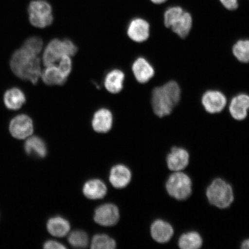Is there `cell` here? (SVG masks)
Masks as SVG:
<instances>
[{"instance_id": "f546056e", "label": "cell", "mask_w": 249, "mask_h": 249, "mask_svg": "<svg viewBox=\"0 0 249 249\" xmlns=\"http://www.w3.org/2000/svg\"><path fill=\"white\" fill-rule=\"evenodd\" d=\"M222 7L229 11H234L239 7V0H219Z\"/></svg>"}, {"instance_id": "52a82bcc", "label": "cell", "mask_w": 249, "mask_h": 249, "mask_svg": "<svg viewBox=\"0 0 249 249\" xmlns=\"http://www.w3.org/2000/svg\"><path fill=\"white\" fill-rule=\"evenodd\" d=\"M151 24L145 18L136 17L129 21L126 27L127 38L136 43H144L149 39Z\"/></svg>"}, {"instance_id": "f1b7e54d", "label": "cell", "mask_w": 249, "mask_h": 249, "mask_svg": "<svg viewBox=\"0 0 249 249\" xmlns=\"http://www.w3.org/2000/svg\"><path fill=\"white\" fill-rule=\"evenodd\" d=\"M56 65L60 69L61 73L68 79L73 70V58L70 56H64Z\"/></svg>"}, {"instance_id": "4fadbf2b", "label": "cell", "mask_w": 249, "mask_h": 249, "mask_svg": "<svg viewBox=\"0 0 249 249\" xmlns=\"http://www.w3.org/2000/svg\"><path fill=\"white\" fill-rule=\"evenodd\" d=\"M9 131L12 136L17 139L29 138L34 132L33 120L27 115H18L11 121Z\"/></svg>"}, {"instance_id": "1f68e13d", "label": "cell", "mask_w": 249, "mask_h": 249, "mask_svg": "<svg viewBox=\"0 0 249 249\" xmlns=\"http://www.w3.org/2000/svg\"><path fill=\"white\" fill-rule=\"evenodd\" d=\"M152 4L156 5H160L166 3L168 0H149Z\"/></svg>"}, {"instance_id": "8992f818", "label": "cell", "mask_w": 249, "mask_h": 249, "mask_svg": "<svg viewBox=\"0 0 249 249\" xmlns=\"http://www.w3.org/2000/svg\"><path fill=\"white\" fill-rule=\"evenodd\" d=\"M30 23L32 26L43 29L51 26L54 21L53 9L46 0H33L28 7Z\"/></svg>"}, {"instance_id": "d6a6232c", "label": "cell", "mask_w": 249, "mask_h": 249, "mask_svg": "<svg viewBox=\"0 0 249 249\" xmlns=\"http://www.w3.org/2000/svg\"><path fill=\"white\" fill-rule=\"evenodd\" d=\"M241 248L242 249H249V238L246 239L241 242Z\"/></svg>"}, {"instance_id": "6da1fadb", "label": "cell", "mask_w": 249, "mask_h": 249, "mask_svg": "<svg viewBox=\"0 0 249 249\" xmlns=\"http://www.w3.org/2000/svg\"><path fill=\"white\" fill-rule=\"evenodd\" d=\"M181 99V89L174 80L155 86L151 93V105L156 116L163 118L172 113Z\"/></svg>"}, {"instance_id": "603a6c76", "label": "cell", "mask_w": 249, "mask_h": 249, "mask_svg": "<svg viewBox=\"0 0 249 249\" xmlns=\"http://www.w3.org/2000/svg\"><path fill=\"white\" fill-rule=\"evenodd\" d=\"M24 149L30 155L44 158L47 154V148L44 142L38 136H30L24 144Z\"/></svg>"}, {"instance_id": "ac0fdd59", "label": "cell", "mask_w": 249, "mask_h": 249, "mask_svg": "<svg viewBox=\"0 0 249 249\" xmlns=\"http://www.w3.org/2000/svg\"><path fill=\"white\" fill-rule=\"evenodd\" d=\"M131 177V172L128 168L119 164L112 168L109 180L114 188L122 189L129 184Z\"/></svg>"}, {"instance_id": "7402d4cb", "label": "cell", "mask_w": 249, "mask_h": 249, "mask_svg": "<svg viewBox=\"0 0 249 249\" xmlns=\"http://www.w3.org/2000/svg\"><path fill=\"white\" fill-rule=\"evenodd\" d=\"M47 229L52 235L56 237H63L70 232L71 226L68 220L63 217L57 216L49 220Z\"/></svg>"}, {"instance_id": "5bb4252c", "label": "cell", "mask_w": 249, "mask_h": 249, "mask_svg": "<svg viewBox=\"0 0 249 249\" xmlns=\"http://www.w3.org/2000/svg\"><path fill=\"white\" fill-rule=\"evenodd\" d=\"M114 123L113 114L107 107H99L93 114L91 125L93 130L99 133L110 131Z\"/></svg>"}, {"instance_id": "484cf974", "label": "cell", "mask_w": 249, "mask_h": 249, "mask_svg": "<svg viewBox=\"0 0 249 249\" xmlns=\"http://www.w3.org/2000/svg\"><path fill=\"white\" fill-rule=\"evenodd\" d=\"M116 243L113 239L105 234H97L93 236L91 248L93 249H114Z\"/></svg>"}, {"instance_id": "ffe728a7", "label": "cell", "mask_w": 249, "mask_h": 249, "mask_svg": "<svg viewBox=\"0 0 249 249\" xmlns=\"http://www.w3.org/2000/svg\"><path fill=\"white\" fill-rule=\"evenodd\" d=\"M83 191L86 197L92 200H97L107 195V187L101 180L91 179L85 183Z\"/></svg>"}, {"instance_id": "2e32d148", "label": "cell", "mask_w": 249, "mask_h": 249, "mask_svg": "<svg viewBox=\"0 0 249 249\" xmlns=\"http://www.w3.org/2000/svg\"><path fill=\"white\" fill-rule=\"evenodd\" d=\"M152 239L160 244H166L174 235V229L169 222L163 219L154 221L150 227Z\"/></svg>"}, {"instance_id": "7a4b0ae2", "label": "cell", "mask_w": 249, "mask_h": 249, "mask_svg": "<svg viewBox=\"0 0 249 249\" xmlns=\"http://www.w3.org/2000/svg\"><path fill=\"white\" fill-rule=\"evenodd\" d=\"M12 71L18 77L36 85L42 73V60L38 55L33 54L21 48L14 53L11 62Z\"/></svg>"}, {"instance_id": "cb8c5ba5", "label": "cell", "mask_w": 249, "mask_h": 249, "mask_svg": "<svg viewBox=\"0 0 249 249\" xmlns=\"http://www.w3.org/2000/svg\"><path fill=\"white\" fill-rule=\"evenodd\" d=\"M4 104L9 110H17L26 102V96L20 89L13 88L8 90L4 95Z\"/></svg>"}, {"instance_id": "3957f363", "label": "cell", "mask_w": 249, "mask_h": 249, "mask_svg": "<svg viewBox=\"0 0 249 249\" xmlns=\"http://www.w3.org/2000/svg\"><path fill=\"white\" fill-rule=\"evenodd\" d=\"M79 51V47L69 38H54L48 42L43 50L42 62L43 66L56 65L64 56L73 57Z\"/></svg>"}, {"instance_id": "30bf717a", "label": "cell", "mask_w": 249, "mask_h": 249, "mask_svg": "<svg viewBox=\"0 0 249 249\" xmlns=\"http://www.w3.org/2000/svg\"><path fill=\"white\" fill-rule=\"evenodd\" d=\"M126 74L119 68L109 70L103 78L102 84L104 89L111 95H117L123 91Z\"/></svg>"}, {"instance_id": "277c9868", "label": "cell", "mask_w": 249, "mask_h": 249, "mask_svg": "<svg viewBox=\"0 0 249 249\" xmlns=\"http://www.w3.org/2000/svg\"><path fill=\"white\" fill-rule=\"evenodd\" d=\"M208 202L219 210L231 207L235 200L232 186L225 179L216 178L212 180L205 190Z\"/></svg>"}, {"instance_id": "e0dca14e", "label": "cell", "mask_w": 249, "mask_h": 249, "mask_svg": "<svg viewBox=\"0 0 249 249\" xmlns=\"http://www.w3.org/2000/svg\"><path fill=\"white\" fill-rule=\"evenodd\" d=\"M40 79L45 85L53 87L63 86L68 79L61 73L57 65L45 67V69L42 71Z\"/></svg>"}, {"instance_id": "83f0119b", "label": "cell", "mask_w": 249, "mask_h": 249, "mask_svg": "<svg viewBox=\"0 0 249 249\" xmlns=\"http://www.w3.org/2000/svg\"><path fill=\"white\" fill-rule=\"evenodd\" d=\"M33 54L38 55L43 49V41L39 36H32L24 42L22 48Z\"/></svg>"}, {"instance_id": "9a60e30c", "label": "cell", "mask_w": 249, "mask_h": 249, "mask_svg": "<svg viewBox=\"0 0 249 249\" xmlns=\"http://www.w3.org/2000/svg\"><path fill=\"white\" fill-rule=\"evenodd\" d=\"M119 219V210L113 204L102 205L95 212V222L103 226H114L118 222Z\"/></svg>"}, {"instance_id": "4dcf8cb0", "label": "cell", "mask_w": 249, "mask_h": 249, "mask_svg": "<svg viewBox=\"0 0 249 249\" xmlns=\"http://www.w3.org/2000/svg\"><path fill=\"white\" fill-rule=\"evenodd\" d=\"M43 248L46 249H66L63 245L60 242L54 241H48L45 243Z\"/></svg>"}, {"instance_id": "7c38bea8", "label": "cell", "mask_w": 249, "mask_h": 249, "mask_svg": "<svg viewBox=\"0 0 249 249\" xmlns=\"http://www.w3.org/2000/svg\"><path fill=\"white\" fill-rule=\"evenodd\" d=\"M191 160L189 152L185 148L174 146L166 157L168 169L173 172L182 171L188 167Z\"/></svg>"}, {"instance_id": "9c48e42d", "label": "cell", "mask_w": 249, "mask_h": 249, "mask_svg": "<svg viewBox=\"0 0 249 249\" xmlns=\"http://www.w3.org/2000/svg\"><path fill=\"white\" fill-rule=\"evenodd\" d=\"M130 71L134 79L141 85H145L150 82L155 74L153 65L143 56H139L133 61Z\"/></svg>"}, {"instance_id": "d6986e66", "label": "cell", "mask_w": 249, "mask_h": 249, "mask_svg": "<svg viewBox=\"0 0 249 249\" xmlns=\"http://www.w3.org/2000/svg\"><path fill=\"white\" fill-rule=\"evenodd\" d=\"M194 24V18L186 9L178 20L170 28V30L181 39H185L189 35Z\"/></svg>"}, {"instance_id": "44dd1931", "label": "cell", "mask_w": 249, "mask_h": 249, "mask_svg": "<svg viewBox=\"0 0 249 249\" xmlns=\"http://www.w3.org/2000/svg\"><path fill=\"white\" fill-rule=\"evenodd\" d=\"M203 238L196 231L183 233L178 240V246L181 249H198L203 245Z\"/></svg>"}, {"instance_id": "ba28073f", "label": "cell", "mask_w": 249, "mask_h": 249, "mask_svg": "<svg viewBox=\"0 0 249 249\" xmlns=\"http://www.w3.org/2000/svg\"><path fill=\"white\" fill-rule=\"evenodd\" d=\"M201 102L204 110L210 114L222 113L228 105L225 93L217 89L207 90L202 94Z\"/></svg>"}, {"instance_id": "5b68a950", "label": "cell", "mask_w": 249, "mask_h": 249, "mask_svg": "<svg viewBox=\"0 0 249 249\" xmlns=\"http://www.w3.org/2000/svg\"><path fill=\"white\" fill-rule=\"evenodd\" d=\"M165 186L167 194L177 201L186 200L192 195V180L188 174L182 171L171 174Z\"/></svg>"}, {"instance_id": "d4e9b609", "label": "cell", "mask_w": 249, "mask_h": 249, "mask_svg": "<svg viewBox=\"0 0 249 249\" xmlns=\"http://www.w3.org/2000/svg\"><path fill=\"white\" fill-rule=\"evenodd\" d=\"M233 56L243 64H249V39H241L232 47Z\"/></svg>"}, {"instance_id": "8fae6325", "label": "cell", "mask_w": 249, "mask_h": 249, "mask_svg": "<svg viewBox=\"0 0 249 249\" xmlns=\"http://www.w3.org/2000/svg\"><path fill=\"white\" fill-rule=\"evenodd\" d=\"M227 107L233 120L242 121L247 119L249 111V95L242 92L233 96Z\"/></svg>"}, {"instance_id": "4316f807", "label": "cell", "mask_w": 249, "mask_h": 249, "mask_svg": "<svg viewBox=\"0 0 249 249\" xmlns=\"http://www.w3.org/2000/svg\"><path fill=\"white\" fill-rule=\"evenodd\" d=\"M68 242L74 248H85L89 245V236L85 231L76 230L70 233Z\"/></svg>"}]
</instances>
